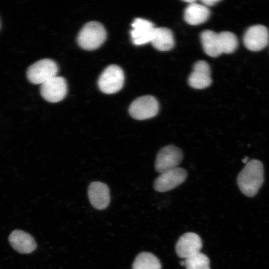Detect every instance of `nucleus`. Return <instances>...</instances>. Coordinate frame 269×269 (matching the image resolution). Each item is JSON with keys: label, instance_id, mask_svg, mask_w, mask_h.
Returning <instances> with one entry per match:
<instances>
[{"label": "nucleus", "instance_id": "nucleus-1", "mask_svg": "<svg viewBox=\"0 0 269 269\" xmlns=\"http://www.w3.org/2000/svg\"><path fill=\"white\" fill-rule=\"evenodd\" d=\"M200 39L205 53L213 57L222 53H233L238 45L236 36L229 31L217 33L211 30H205L201 32Z\"/></svg>", "mask_w": 269, "mask_h": 269}, {"label": "nucleus", "instance_id": "nucleus-2", "mask_svg": "<svg viewBox=\"0 0 269 269\" xmlns=\"http://www.w3.org/2000/svg\"><path fill=\"white\" fill-rule=\"evenodd\" d=\"M237 184L246 196L252 197L258 193L264 182V167L262 162L253 159L248 162L237 177Z\"/></svg>", "mask_w": 269, "mask_h": 269}, {"label": "nucleus", "instance_id": "nucleus-3", "mask_svg": "<svg viewBox=\"0 0 269 269\" xmlns=\"http://www.w3.org/2000/svg\"><path fill=\"white\" fill-rule=\"evenodd\" d=\"M104 26L96 21L86 23L79 31L77 41L79 45L86 50H93L100 46L106 39Z\"/></svg>", "mask_w": 269, "mask_h": 269}, {"label": "nucleus", "instance_id": "nucleus-4", "mask_svg": "<svg viewBox=\"0 0 269 269\" xmlns=\"http://www.w3.org/2000/svg\"><path fill=\"white\" fill-rule=\"evenodd\" d=\"M58 71V66L54 61L50 59H42L28 67L26 75L30 83L41 85L56 76Z\"/></svg>", "mask_w": 269, "mask_h": 269}, {"label": "nucleus", "instance_id": "nucleus-5", "mask_svg": "<svg viewBox=\"0 0 269 269\" xmlns=\"http://www.w3.org/2000/svg\"><path fill=\"white\" fill-rule=\"evenodd\" d=\"M124 79L122 68L117 65H111L106 67L100 75L98 81V87L104 93L114 94L122 88Z\"/></svg>", "mask_w": 269, "mask_h": 269}, {"label": "nucleus", "instance_id": "nucleus-6", "mask_svg": "<svg viewBox=\"0 0 269 269\" xmlns=\"http://www.w3.org/2000/svg\"><path fill=\"white\" fill-rule=\"evenodd\" d=\"M159 111V104L155 97L145 95L135 99L131 104L129 112L137 120H144L155 117Z\"/></svg>", "mask_w": 269, "mask_h": 269}, {"label": "nucleus", "instance_id": "nucleus-7", "mask_svg": "<svg viewBox=\"0 0 269 269\" xmlns=\"http://www.w3.org/2000/svg\"><path fill=\"white\" fill-rule=\"evenodd\" d=\"M183 154L180 148L174 145L162 147L158 152L155 161V169L159 173L178 167L182 161Z\"/></svg>", "mask_w": 269, "mask_h": 269}, {"label": "nucleus", "instance_id": "nucleus-8", "mask_svg": "<svg viewBox=\"0 0 269 269\" xmlns=\"http://www.w3.org/2000/svg\"><path fill=\"white\" fill-rule=\"evenodd\" d=\"M187 176L186 170L181 167H176L165 171L154 181L153 188L157 192L170 191L184 182Z\"/></svg>", "mask_w": 269, "mask_h": 269}, {"label": "nucleus", "instance_id": "nucleus-9", "mask_svg": "<svg viewBox=\"0 0 269 269\" xmlns=\"http://www.w3.org/2000/svg\"><path fill=\"white\" fill-rule=\"evenodd\" d=\"M40 92L46 101L50 103L58 102L66 95V81L63 77L55 76L40 85Z\"/></svg>", "mask_w": 269, "mask_h": 269}, {"label": "nucleus", "instance_id": "nucleus-10", "mask_svg": "<svg viewBox=\"0 0 269 269\" xmlns=\"http://www.w3.org/2000/svg\"><path fill=\"white\" fill-rule=\"evenodd\" d=\"M269 42V31L262 25H256L249 27L244 36L246 47L253 51L263 49Z\"/></svg>", "mask_w": 269, "mask_h": 269}, {"label": "nucleus", "instance_id": "nucleus-11", "mask_svg": "<svg viewBox=\"0 0 269 269\" xmlns=\"http://www.w3.org/2000/svg\"><path fill=\"white\" fill-rule=\"evenodd\" d=\"M202 247L200 237L192 232L182 235L176 243L175 250L178 257L187 259L198 253Z\"/></svg>", "mask_w": 269, "mask_h": 269}, {"label": "nucleus", "instance_id": "nucleus-12", "mask_svg": "<svg viewBox=\"0 0 269 269\" xmlns=\"http://www.w3.org/2000/svg\"><path fill=\"white\" fill-rule=\"evenodd\" d=\"M130 33L133 43L135 45L145 44L151 41L155 27L153 24L145 19L135 18L132 24Z\"/></svg>", "mask_w": 269, "mask_h": 269}, {"label": "nucleus", "instance_id": "nucleus-13", "mask_svg": "<svg viewBox=\"0 0 269 269\" xmlns=\"http://www.w3.org/2000/svg\"><path fill=\"white\" fill-rule=\"evenodd\" d=\"M211 83V70L209 64L203 60L196 62L188 78L189 85L193 88L201 89L209 87Z\"/></svg>", "mask_w": 269, "mask_h": 269}, {"label": "nucleus", "instance_id": "nucleus-14", "mask_svg": "<svg viewBox=\"0 0 269 269\" xmlns=\"http://www.w3.org/2000/svg\"><path fill=\"white\" fill-rule=\"evenodd\" d=\"M88 194L91 204L97 209H104L110 203V190L104 183L98 181L92 182L89 186Z\"/></svg>", "mask_w": 269, "mask_h": 269}, {"label": "nucleus", "instance_id": "nucleus-15", "mask_svg": "<svg viewBox=\"0 0 269 269\" xmlns=\"http://www.w3.org/2000/svg\"><path fill=\"white\" fill-rule=\"evenodd\" d=\"M8 241L14 250L21 254H29L34 251L37 247L33 238L22 230H15L9 236Z\"/></svg>", "mask_w": 269, "mask_h": 269}, {"label": "nucleus", "instance_id": "nucleus-16", "mask_svg": "<svg viewBox=\"0 0 269 269\" xmlns=\"http://www.w3.org/2000/svg\"><path fill=\"white\" fill-rule=\"evenodd\" d=\"M150 42L157 50L168 51L174 45L173 35L172 31L167 28L155 27Z\"/></svg>", "mask_w": 269, "mask_h": 269}, {"label": "nucleus", "instance_id": "nucleus-17", "mask_svg": "<svg viewBox=\"0 0 269 269\" xmlns=\"http://www.w3.org/2000/svg\"><path fill=\"white\" fill-rule=\"evenodd\" d=\"M210 16V10L204 4L189 3L184 10V18L188 24L198 25L205 22Z\"/></svg>", "mask_w": 269, "mask_h": 269}, {"label": "nucleus", "instance_id": "nucleus-18", "mask_svg": "<svg viewBox=\"0 0 269 269\" xmlns=\"http://www.w3.org/2000/svg\"><path fill=\"white\" fill-rule=\"evenodd\" d=\"M161 265L158 259L153 254L143 252L135 258L132 269H161Z\"/></svg>", "mask_w": 269, "mask_h": 269}, {"label": "nucleus", "instance_id": "nucleus-19", "mask_svg": "<svg viewBox=\"0 0 269 269\" xmlns=\"http://www.w3.org/2000/svg\"><path fill=\"white\" fill-rule=\"evenodd\" d=\"M186 269H210V261L207 256L198 253L185 259Z\"/></svg>", "mask_w": 269, "mask_h": 269}, {"label": "nucleus", "instance_id": "nucleus-20", "mask_svg": "<svg viewBox=\"0 0 269 269\" xmlns=\"http://www.w3.org/2000/svg\"><path fill=\"white\" fill-rule=\"evenodd\" d=\"M220 1L219 0H201V2L204 5L206 6H213L215 5L217 2Z\"/></svg>", "mask_w": 269, "mask_h": 269}, {"label": "nucleus", "instance_id": "nucleus-21", "mask_svg": "<svg viewBox=\"0 0 269 269\" xmlns=\"http://www.w3.org/2000/svg\"><path fill=\"white\" fill-rule=\"evenodd\" d=\"M248 157L246 156L245 158H244L243 159H242V161L245 163H247L248 162Z\"/></svg>", "mask_w": 269, "mask_h": 269}, {"label": "nucleus", "instance_id": "nucleus-22", "mask_svg": "<svg viewBox=\"0 0 269 269\" xmlns=\"http://www.w3.org/2000/svg\"><path fill=\"white\" fill-rule=\"evenodd\" d=\"M180 264L181 266H185V262L183 261H181Z\"/></svg>", "mask_w": 269, "mask_h": 269}]
</instances>
